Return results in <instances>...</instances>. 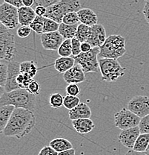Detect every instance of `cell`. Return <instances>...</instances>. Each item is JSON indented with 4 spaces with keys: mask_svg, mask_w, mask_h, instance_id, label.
Here are the masks:
<instances>
[{
    "mask_svg": "<svg viewBox=\"0 0 149 155\" xmlns=\"http://www.w3.org/2000/svg\"><path fill=\"white\" fill-rule=\"evenodd\" d=\"M36 125V117L32 111L15 108L3 134L21 139L30 133Z\"/></svg>",
    "mask_w": 149,
    "mask_h": 155,
    "instance_id": "6da1fadb",
    "label": "cell"
},
{
    "mask_svg": "<svg viewBox=\"0 0 149 155\" xmlns=\"http://www.w3.org/2000/svg\"><path fill=\"white\" fill-rule=\"evenodd\" d=\"M36 96L30 94L27 90L18 89L10 93H5L0 98V107L13 106L15 108H22L28 110H35Z\"/></svg>",
    "mask_w": 149,
    "mask_h": 155,
    "instance_id": "7a4b0ae2",
    "label": "cell"
},
{
    "mask_svg": "<svg viewBox=\"0 0 149 155\" xmlns=\"http://www.w3.org/2000/svg\"><path fill=\"white\" fill-rule=\"evenodd\" d=\"M126 53V39L121 35H110L99 48V58L117 60Z\"/></svg>",
    "mask_w": 149,
    "mask_h": 155,
    "instance_id": "3957f363",
    "label": "cell"
},
{
    "mask_svg": "<svg viewBox=\"0 0 149 155\" xmlns=\"http://www.w3.org/2000/svg\"><path fill=\"white\" fill-rule=\"evenodd\" d=\"M81 9V4L76 0H59L57 3L47 8L45 18H48L61 24L66 14L71 12H78Z\"/></svg>",
    "mask_w": 149,
    "mask_h": 155,
    "instance_id": "277c9868",
    "label": "cell"
},
{
    "mask_svg": "<svg viewBox=\"0 0 149 155\" xmlns=\"http://www.w3.org/2000/svg\"><path fill=\"white\" fill-rule=\"evenodd\" d=\"M99 64L102 80L104 81H116L126 73V69L120 65L117 60L99 58Z\"/></svg>",
    "mask_w": 149,
    "mask_h": 155,
    "instance_id": "5b68a950",
    "label": "cell"
},
{
    "mask_svg": "<svg viewBox=\"0 0 149 155\" xmlns=\"http://www.w3.org/2000/svg\"><path fill=\"white\" fill-rule=\"evenodd\" d=\"M99 48H93L88 52L81 53L79 55L73 57V58L75 63L82 68L85 74L89 72H98L99 71Z\"/></svg>",
    "mask_w": 149,
    "mask_h": 155,
    "instance_id": "8992f818",
    "label": "cell"
},
{
    "mask_svg": "<svg viewBox=\"0 0 149 155\" xmlns=\"http://www.w3.org/2000/svg\"><path fill=\"white\" fill-rule=\"evenodd\" d=\"M141 118L133 114L128 108L123 107L114 115L115 126L122 130L139 126Z\"/></svg>",
    "mask_w": 149,
    "mask_h": 155,
    "instance_id": "52a82bcc",
    "label": "cell"
},
{
    "mask_svg": "<svg viewBox=\"0 0 149 155\" xmlns=\"http://www.w3.org/2000/svg\"><path fill=\"white\" fill-rule=\"evenodd\" d=\"M17 54L14 35L10 31L0 35V61H11Z\"/></svg>",
    "mask_w": 149,
    "mask_h": 155,
    "instance_id": "ba28073f",
    "label": "cell"
},
{
    "mask_svg": "<svg viewBox=\"0 0 149 155\" xmlns=\"http://www.w3.org/2000/svg\"><path fill=\"white\" fill-rule=\"evenodd\" d=\"M0 22L8 30L16 28L18 25V9L5 2L0 5Z\"/></svg>",
    "mask_w": 149,
    "mask_h": 155,
    "instance_id": "9c48e42d",
    "label": "cell"
},
{
    "mask_svg": "<svg viewBox=\"0 0 149 155\" xmlns=\"http://www.w3.org/2000/svg\"><path fill=\"white\" fill-rule=\"evenodd\" d=\"M128 109L139 116L143 118L149 115V97L146 96H136L128 103Z\"/></svg>",
    "mask_w": 149,
    "mask_h": 155,
    "instance_id": "30bf717a",
    "label": "cell"
},
{
    "mask_svg": "<svg viewBox=\"0 0 149 155\" xmlns=\"http://www.w3.org/2000/svg\"><path fill=\"white\" fill-rule=\"evenodd\" d=\"M20 74V64L15 61L9 62L8 69V77L5 90V93H10L14 90L20 89L17 82V77Z\"/></svg>",
    "mask_w": 149,
    "mask_h": 155,
    "instance_id": "8fae6325",
    "label": "cell"
},
{
    "mask_svg": "<svg viewBox=\"0 0 149 155\" xmlns=\"http://www.w3.org/2000/svg\"><path fill=\"white\" fill-rule=\"evenodd\" d=\"M40 40L43 48L49 51H58L61 44L65 40L58 31L43 34L40 35Z\"/></svg>",
    "mask_w": 149,
    "mask_h": 155,
    "instance_id": "7c38bea8",
    "label": "cell"
},
{
    "mask_svg": "<svg viewBox=\"0 0 149 155\" xmlns=\"http://www.w3.org/2000/svg\"><path fill=\"white\" fill-rule=\"evenodd\" d=\"M106 39V31L102 24H97L91 27V34L87 42L91 44L92 48H100Z\"/></svg>",
    "mask_w": 149,
    "mask_h": 155,
    "instance_id": "4fadbf2b",
    "label": "cell"
},
{
    "mask_svg": "<svg viewBox=\"0 0 149 155\" xmlns=\"http://www.w3.org/2000/svg\"><path fill=\"white\" fill-rule=\"evenodd\" d=\"M140 134L141 133L138 126L127 129V130H122L121 133L119 134V141L125 147L130 150H133L136 141Z\"/></svg>",
    "mask_w": 149,
    "mask_h": 155,
    "instance_id": "5bb4252c",
    "label": "cell"
},
{
    "mask_svg": "<svg viewBox=\"0 0 149 155\" xmlns=\"http://www.w3.org/2000/svg\"><path fill=\"white\" fill-rule=\"evenodd\" d=\"M63 78L66 83L70 84H80L85 81V75L82 68L79 64H75L70 70L63 74Z\"/></svg>",
    "mask_w": 149,
    "mask_h": 155,
    "instance_id": "9a60e30c",
    "label": "cell"
},
{
    "mask_svg": "<svg viewBox=\"0 0 149 155\" xmlns=\"http://www.w3.org/2000/svg\"><path fill=\"white\" fill-rule=\"evenodd\" d=\"M78 18L81 24L92 27L98 24V18L93 10L90 8H81L77 12Z\"/></svg>",
    "mask_w": 149,
    "mask_h": 155,
    "instance_id": "2e32d148",
    "label": "cell"
},
{
    "mask_svg": "<svg viewBox=\"0 0 149 155\" xmlns=\"http://www.w3.org/2000/svg\"><path fill=\"white\" fill-rule=\"evenodd\" d=\"M68 116L71 121L76 119H90L91 116V110L85 103H80L76 107L69 110Z\"/></svg>",
    "mask_w": 149,
    "mask_h": 155,
    "instance_id": "e0dca14e",
    "label": "cell"
},
{
    "mask_svg": "<svg viewBox=\"0 0 149 155\" xmlns=\"http://www.w3.org/2000/svg\"><path fill=\"white\" fill-rule=\"evenodd\" d=\"M36 17L35 11L32 8L23 6L18 9L19 22L22 26H30Z\"/></svg>",
    "mask_w": 149,
    "mask_h": 155,
    "instance_id": "ac0fdd59",
    "label": "cell"
},
{
    "mask_svg": "<svg viewBox=\"0 0 149 155\" xmlns=\"http://www.w3.org/2000/svg\"><path fill=\"white\" fill-rule=\"evenodd\" d=\"M72 125L73 128L79 134H89L93 130L95 127L94 122L91 119H76L72 121Z\"/></svg>",
    "mask_w": 149,
    "mask_h": 155,
    "instance_id": "d6986e66",
    "label": "cell"
},
{
    "mask_svg": "<svg viewBox=\"0 0 149 155\" xmlns=\"http://www.w3.org/2000/svg\"><path fill=\"white\" fill-rule=\"evenodd\" d=\"M75 60L73 58H62L60 57L56 59L54 62V68L60 73H65L70 70L75 65Z\"/></svg>",
    "mask_w": 149,
    "mask_h": 155,
    "instance_id": "ffe728a7",
    "label": "cell"
},
{
    "mask_svg": "<svg viewBox=\"0 0 149 155\" xmlns=\"http://www.w3.org/2000/svg\"><path fill=\"white\" fill-rule=\"evenodd\" d=\"M15 107L13 106L0 107V134H3Z\"/></svg>",
    "mask_w": 149,
    "mask_h": 155,
    "instance_id": "44dd1931",
    "label": "cell"
},
{
    "mask_svg": "<svg viewBox=\"0 0 149 155\" xmlns=\"http://www.w3.org/2000/svg\"><path fill=\"white\" fill-rule=\"evenodd\" d=\"M49 145L57 153L68 151L73 148L72 143L69 140L65 138H62V137H57V138L54 139L50 142Z\"/></svg>",
    "mask_w": 149,
    "mask_h": 155,
    "instance_id": "7402d4cb",
    "label": "cell"
},
{
    "mask_svg": "<svg viewBox=\"0 0 149 155\" xmlns=\"http://www.w3.org/2000/svg\"><path fill=\"white\" fill-rule=\"evenodd\" d=\"M78 25H68L64 23L60 24L58 32L63 37L64 40H72L76 37Z\"/></svg>",
    "mask_w": 149,
    "mask_h": 155,
    "instance_id": "603a6c76",
    "label": "cell"
},
{
    "mask_svg": "<svg viewBox=\"0 0 149 155\" xmlns=\"http://www.w3.org/2000/svg\"><path fill=\"white\" fill-rule=\"evenodd\" d=\"M37 64L34 61H24L20 64V73L27 74L31 78H34L37 74Z\"/></svg>",
    "mask_w": 149,
    "mask_h": 155,
    "instance_id": "cb8c5ba5",
    "label": "cell"
},
{
    "mask_svg": "<svg viewBox=\"0 0 149 155\" xmlns=\"http://www.w3.org/2000/svg\"><path fill=\"white\" fill-rule=\"evenodd\" d=\"M149 145V134H141L136 141L133 150L137 152H146Z\"/></svg>",
    "mask_w": 149,
    "mask_h": 155,
    "instance_id": "d4e9b609",
    "label": "cell"
},
{
    "mask_svg": "<svg viewBox=\"0 0 149 155\" xmlns=\"http://www.w3.org/2000/svg\"><path fill=\"white\" fill-rule=\"evenodd\" d=\"M90 34H91V27L87 26L83 24H79L78 25L77 31H76V38L81 43L87 42L88 40Z\"/></svg>",
    "mask_w": 149,
    "mask_h": 155,
    "instance_id": "484cf974",
    "label": "cell"
},
{
    "mask_svg": "<svg viewBox=\"0 0 149 155\" xmlns=\"http://www.w3.org/2000/svg\"><path fill=\"white\" fill-rule=\"evenodd\" d=\"M58 54L60 57L69 58L72 55L71 40H65L58 49Z\"/></svg>",
    "mask_w": 149,
    "mask_h": 155,
    "instance_id": "4316f807",
    "label": "cell"
},
{
    "mask_svg": "<svg viewBox=\"0 0 149 155\" xmlns=\"http://www.w3.org/2000/svg\"><path fill=\"white\" fill-rule=\"evenodd\" d=\"M9 62L10 61H5V60L0 61V86L4 88L7 81Z\"/></svg>",
    "mask_w": 149,
    "mask_h": 155,
    "instance_id": "83f0119b",
    "label": "cell"
},
{
    "mask_svg": "<svg viewBox=\"0 0 149 155\" xmlns=\"http://www.w3.org/2000/svg\"><path fill=\"white\" fill-rule=\"evenodd\" d=\"M44 21L45 17L36 16L33 22L30 25V28L36 34H39L40 35H43L44 34Z\"/></svg>",
    "mask_w": 149,
    "mask_h": 155,
    "instance_id": "f1b7e54d",
    "label": "cell"
},
{
    "mask_svg": "<svg viewBox=\"0 0 149 155\" xmlns=\"http://www.w3.org/2000/svg\"><path fill=\"white\" fill-rule=\"evenodd\" d=\"M49 103L54 109H59L62 107L64 104V97L60 93H53L50 96Z\"/></svg>",
    "mask_w": 149,
    "mask_h": 155,
    "instance_id": "f546056e",
    "label": "cell"
},
{
    "mask_svg": "<svg viewBox=\"0 0 149 155\" xmlns=\"http://www.w3.org/2000/svg\"><path fill=\"white\" fill-rule=\"evenodd\" d=\"M80 104V99L78 96H65L64 97V104L63 106L66 109L71 110L72 109L76 107Z\"/></svg>",
    "mask_w": 149,
    "mask_h": 155,
    "instance_id": "4dcf8cb0",
    "label": "cell"
},
{
    "mask_svg": "<svg viewBox=\"0 0 149 155\" xmlns=\"http://www.w3.org/2000/svg\"><path fill=\"white\" fill-rule=\"evenodd\" d=\"M33 80V78H31L30 75H27V74L20 73L19 76L17 77V82L18 84L20 89H24V90H27L29 84Z\"/></svg>",
    "mask_w": 149,
    "mask_h": 155,
    "instance_id": "1f68e13d",
    "label": "cell"
},
{
    "mask_svg": "<svg viewBox=\"0 0 149 155\" xmlns=\"http://www.w3.org/2000/svg\"><path fill=\"white\" fill-rule=\"evenodd\" d=\"M60 24L57 23L55 21L52 19L45 18V17L44 21V34L51 33V32L58 31Z\"/></svg>",
    "mask_w": 149,
    "mask_h": 155,
    "instance_id": "d6a6232c",
    "label": "cell"
},
{
    "mask_svg": "<svg viewBox=\"0 0 149 155\" xmlns=\"http://www.w3.org/2000/svg\"><path fill=\"white\" fill-rule=\"evenodd\" d=\"M79 22V18H78L77 12H71L66 14L62 19V23L68 25H78Z\"/></svg>",
    "mask_w": 149,
    "mask_h": 155,
    "instance_id": "836d02e7",
    "label": "cell"
},
{
    "mask_svg": "<svg viewBox=\"0 0 149 155\" xmlns=\"http://www.w3.org/2000/svg\"><path fill=\"white\" fill-rule=\"evenodd\" d=\"M138 127L141 134H149V115L141 119Z\"/></svg>",
    "mask_w": 149,
    "mask_h": 155,
    "instance_id": "e575fe53",
    "label": "cell"
},
{
    "mask_svg": "<svg viewBox=\"0 0 149 155\" xmlns=\"http://www.w3.org/2000/svg\"><path fill=\"white\" fill-rule=\"evenodd\" d=\"M65 92H66L68 96H77L80 93V89L78 84H70L65 88Z\"/></svg>",
    "mask_w": 149,
    "mask_h": 155,
    "instance_id": "d590c367",
    "label": "cell"
},
{
    "mask_svg": "<svg viewBox=\"0 0 149 155\" xmlns=\"http://www.w3.org/2000/svg\"><path fill=\"white\" fill-rule=\"evenodd\" d=\"M81 42L78 40L76 38L71 40V47H72V55L74 57L81 54Z\"/></svg>",
    "mask_w": 149,
    "mask_h": 155,
    "instance_id": "8d00e7d4",
    "label": "cell"
},
{
    "mask_svg": "<svg viewBox=\"0 0 149 155\" xmlns=\"http://www.w3.org/2000/svg\"><path fill=\"white\" fill-rule=\"evenodd\" d=\"M27 90L29 92L30 94L33 95V96H38L40 93V85L39 82L36 80L32 81V82L29 84Z\"/></svg>",
    "mask_w": 149,
    "mask_h": 155,
    "instance_id": "74e56055",
    "label": "cell"
},
{
    "mask_svg": "<svg viewBox=\"0 0 149 155\" xmlns=\"http://www.w3.org/2000/svg\"><path fill=\"white\" fill-rule=\"evenodd\" d=\"M58 1L59 0H36L34 2V4H33L32 8L34 10L37 6H43V7L48 8L52 5L57 3Z\"/></svg>",
    "mask_w": 149,
    "mask_h": 155,
    "instance_id": "f35d334b",
    "label": "cell"
},
{
    "mask_svg": "<svg viewBox=\"0 0 149 155\" xmlns=\"http://www.w3.org/2000/svg\"><path fill=\"white\" fill-rule=\"evenodd\" d=\"M32 29L30 26H21L17 29V35L20 38H26L30 35Z\"/></svg>",
    "mask_w": 149,
    "mask_h": 155,
    "instance_id": "ab89813d",
    "label": "cell"
},
{
    "mask_svg": "<svg viewBox=\"0 0 149 155\" xmlns=\"http://www.w3.org/2000/svg\"><path fill=\"white\" fill-rule=\"evenodd\" d=\"M39 155H58V153L50 145H45L40 150Z\"/></svg>",
    "mask_w": 149,
    "mask_h": 155,
    "instance_id": "60d3db41",
    "label": "cell"
},
{
    "mask_svg": "<svg viewBox=\"0 0 149 155\" xmlns=\"http://www.w3.org/2000/svg\"><path fill=\"white\" fill-rule=\"evenodd\" d=\"M6 3L11 5L14 6V8L17 9H20L24 6L23 1L22 0H5Z\"/></svg>",
    "mask_w": 149,
    "mask_h": 155,
    "instance_id": "b9f144b4",
    "label": "cell"
},
{
    "mask_svg": "<svg viewBox=\"0 0 149 155\" xmlns=\"http://www.w3.org/2000/svg\"><path fill=\"white\" fill-rule=\"evenodd\" d=\"M36 15L38 17H45L47 12V8L43 6H37L36 8L34 9Z\"/></svg>",
    "mask_w": 149,
    "mask_h": 155,
    "instance_id": "7bdbcfd3",
    "label": "cell"
},
{
    "mask_svg": "<svg viewBox=\"0 0 149 155\" xmlns=\"http://www.w3.org/2000/svg\"><path fill=\"white\" fill-rule=\"evenodd\" d=\"M142 14H143L144 17H145V20L149 24V1L145 2V6L142 9Z\"/></svg>",
    "mask_w": 149,
    "mask_h": 155,
    "instance_id": "ee69618b",
    "label": "cell"
},
{
    "mask_svg": "<svg viewBox=\"0 0 149 155\" xmlns=\"http://www.w3.org/2000/svg\"><path fill=\"white\" fill-rule=\"evenodd\" d=\"M92 46H91L89 43L88 42H84V43H81V51L82 53H86L88 52L92 49Z\"/></svg>",
    "mask_w": 149,
    "mask_h": 155,
    "instance_id": "f6af8a7d",
    "label": "cell"
},
{
    "mask_svg": "<svg viewBox=\"0 0 149 155\" xmlns=\"http://www.w3.org/2000/svg\"><path fill=\"white\" fill-rule=\"evenodd\" d=\"M58 155H76V151H75V149L72 148V149L68 150V151L58 153Z\"/></svg>",
    "mask_w": 149,
    "mask_h": 155,
    "instance_id": "bcb514c9",
    "label": "cell"
},
{
    "mask_svg": "<svg viewBox=\"0 0 149 155\" xmlns=\"http://www.w3.org/2000/svg\"><path fill=\"white\" fill-rule=\"evenodd\" d=\"M23 1L24 6L28 8H32L33 7V4H34V0H22Z\"/></svg>",
    "mask_w": 149,
    "mask_h": 155,
    "instance_id": "7dc6e473",
    "label": "cell"
},
{
    "mask_svg": "<svg viewBox=\"0 0 149 155\" xmlns=\"http://www.w3.org/2000/svg\"><path fill=\"white\" fill-rule=\"evenodd\" d=\"M125 155H147L145 152H137L134 150H129V151L126 153Z\"/></svg>",
    "mask_w": 149,
    "mask_h": 155,
    "instance_id": "c3c4849f",
    "label": "cell"
},
{
    "mask_svg": "<svg viewBox=\"0 0 149 155\" xmlns=\"http://www.w3.org/2000/svg\"><path fill=\"white\" fill-rule=\"evenodd\" d=\"M8 29L6 28L1 22H0V35H3V34H5L7 32H8Z\"/></svg>",
    "mask_w": 149,
    "mask_h": 155,
    "instance_id": "681fc988",
    "label": "cell"
},
{
    "mask_svg": "<svg viewBox=\"0 0 149 155\" xmlns=\"http://www.w3.org/2000/svg\"><path fill=\"white\" fill-rule=\"evenodd\" d=\"M5 93V90L4 87H2L1 86H0V98L2 96V95L4 94Z\"/></svg>",
    "mask_w": 149,
    "mask_h": 155,
    "instance_id": "f907efd6",
    "label": "cell"
},
{
    "mask_svg": "<svg viewBox=\"0 0 149 155\" xmlns=\"http://www.w3.org/2000/svg\"><path fill=\"white\" fill-rule=\"evenodd\" d=\"M3 3H5V1H3V0H0V5H2Z\"/></svg>",
    "mask_w": 149,
    "mask_h": 155,
    "instance_id": "816d5d0a",
    "label": "cell"
},
{
    "mask_svg": "<svg viewBox=\"0 0 149 155\" xmlns=\"http://www.w3.org/2000/svg\"><path fill=\"white\" fill-rule=\"evenodd\" d=\"M145 153H146V154H147V155H149V151H146V152H145Z\"/></svg>",
    "mask_w": 149,
    "mask_h": 155,
    "instance_id": "f5cc1de1",
    "label": "cell"
},
{
    "mask_svg": "<svg viewBox=\"0 0 149 155\" xmlns=\"http://www.w3.org/2000/svg\"><path fill=\"white\" fill-rule=\"evenodd\" d=\"M148 151H149V145H148Z\"/></svg>",
    "mask_w": 149,
    "mask_h": 155,
    "instance_id": "db71d44e",
    "label": "cell"
}]
</instances>
